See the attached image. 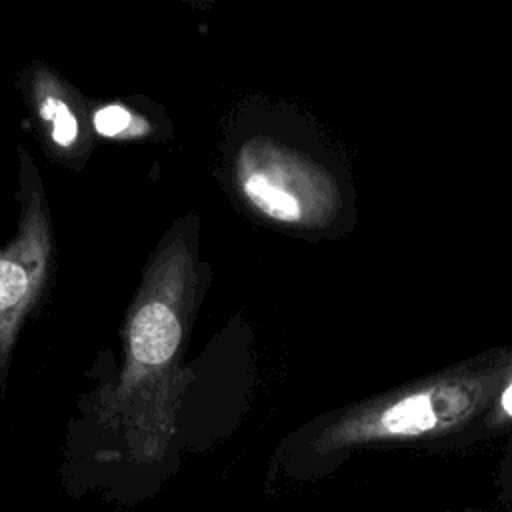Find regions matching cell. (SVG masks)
Segmentation results:
<instances>
[{"label": "cell", "instance_id": "obj_1", "mask_svg": "<svg viewBox=\"0 0 512 512\" xmlns=\"http://www.w3.org/2000/svg\"><path fill=\"white\" fill-rule=\"evenodd\" d=\"M180 322L162 302H150L138 310L130 328L132 354L142 364L166 362L180 342Z\"/></svg>", "mask_w": 512, "mask_h": 512}, {"label": "cell", "instance_id": "obj_2", "mask_svg": "<svg viewBox=\"0 0 512 512\" xmlns=\"http://www.w3.org/2000/svg\"><path fill=\"white\" fill-rule=\"evenodd\" d=\"M380 426L388 434H402V436H414L434 428L436 412H434L430 394L418 392L398 400L396 404H392L382 412Z\"/></svg>", "mask_w": 512, "mask_h": 512}, {"label": "cell", "instance_id": "obj_3", "mask_svg": "<svg viewBox=\"0 0 512 512\" xmlns=\"http://www.w3.org/2000/svg\"><path fill=\"white\" fill-rule=\"evenodd\" d=\"M244 194L258 210L278 222L300 220V202L296 196L274 184L266 174H248L244 178Z\"/></svg>", "mask_w": 512, "mask_h": 512}, {"label": "cell", "instance_id": "obj_4", "mask_svg": "<svg viewBox=\"0 0 512 512\" xmlns=\"http://www.w3.org/2000/svg\"><path fill=\"white\" fill-rule=\"evenodd\" d=\"M42 118L52 120V124H54L52 138L56 144L68 146L74 142V138L78 134V124H76L74 114L62 100L46 98L42 104Z\"/></svg>", "mask_w": 512, "mask_h": 512}, {"label": "cell", "instance_id": "obj_5", "mask_svg": "<svg viewBox=\"0 0 512 512\" xmlns=\"http://www.w3.org/2000/svg\"><path fill=\"white\" fill-rule=\"evenodd\" d=\"M26 286V272L10 260H0V308L16 304L24 296Z\"/></svg>", "mask_w": 512, "mask_h": 512}, {"label": "cell", "instance_id": "obj_6", "mask_svg": "<svg viewBox=\"0 0 512 512\" xmlns=\"http://www.w3.org/2000/svg\"><path fill=\"white\" fill-rule=\"evenodd\" d=\"M128 122H130V114L120 106L102 108L94 116V126L104 136H112V134L122 132L128 126Z\"/></svg>", "mask_w": 512, "mask_h": 512}, {"label": "cell", "instance_id": "obj_7", "mask_svg": "<svg viewBox=\"0 0 512 512\" xmlns=\"http://www.w3.org/2000/svg\"><path fill=\"white\" fill-rule=\"evenodd\" d=\"M500 402H502V408H504V412L508 414V416H512V382L508 384V388L502 392V398H500Z\"/></svg>", "mask_w": 512, "mask_h": 512}]
</instances>
